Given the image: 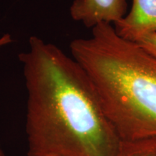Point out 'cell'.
<instances>
[{"mask_svg": "<svg viewBox=\"0 0 156 156\" xmlns=\"http://www.w3.org/2000/svg\"><path fill=\"white\" fill-rule=\"evenodd\" d=\"M132 42L139 45L144 50L156 57V32L142 35Z\"/></svg>", "mask_w": 156, "mask_h": 156, "instance_id": "6", "label": "cell"}, {"mask_svg": "<svg viewBox=\"0 0 156 156\" xmlns=\"http://www.w3.org/2000/svg\"><path fill=\"white\" fill-rule=\"evenodd\" d=\"M11 41H10V38H9V37L7 36V35H5V36H4L2 38H0V46H4V45L9 44V43Z\"/></svg>", "mask_w": 156, "mask_h": 156, "instance_id": "7", "label": "cell"}, {"mask_svg": "<svg viewBox=\"0 0 156 156\" xmlns=\"http://www.w3.org/2000/svg\"><path fill=\"white\" fill-rule=\"evenodd\" d=\"M114 28L119 36L131 41L143 34L156 32V0H132L129 12Z\"/></svg>", "mask_w": 156, "mask_h": 156, "instance_id": "4", "label": "cell"}, {"mask_svg": "<svg viewBox=\"0 0 156 156\" xmlns=\"http://www.w3.org/2000/svg\"><path fill=\"white\" fill-rule=\"evenodd\" d=\"M127 13L126 0H74L69 14L87 28L101 23H118Z\"/></svg>", "mask_w": 156, "mask_h": 156, "instance_id": "3", "label": "cell"}, {"mask_svg": "<svg viewBox=\"0 0 156 156\" xmlns=\"http://www.w3.org/2000/svg\"><path fill=\"white\" fill-rule=\"evenodd\" d=\"M19 58L27 93V155L118 156L122 140L73 56L32 36Z\"/></svg>", "mask_w": 156, "mask_h": 156, "instance_id": "1", "label": "cell"}, {"mask_svg": "<svg viewBox=\"0 0 156 156\" xmlns=\"http://www.w3.org/2000/svg\"><path fill=\"white\" fill-rule=\"evenodd\" d=\"M72 56L92 82L122 141L156 136V57L101 23L74 39Z\"/></svg>", "mask_w": 156, "mask_h": 156, "instance_id": "2", "label": "cell"}, {"mask_svg": "<svg viewBox=\"0 0 156 156\" xmlns=\"http://www.w3.org/2000/svg\"><path fill=\"white\" fill-rule=\"evenodd\" d=\"M0 156H7V155L5 153V151H4L1 142H0Z\"/></svg>", "mask_w": 156, "mask_h": 156, "instance_id": "8", "label": "cell"}, {"mask_svg": "<svg viewBox=\"0 0 156 156\" xmlns=\"http://www.w3.org/2000/svg\"><path fill=\"white\" fill-rule=\"evenodd\" d=\"M118 156H156V136L122 141Z\"/></svg>", "mask_w": 156, "mask_h": 156, "instance_id": "5", "label": "cell"}]
</instances>
